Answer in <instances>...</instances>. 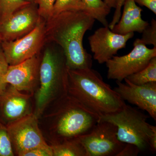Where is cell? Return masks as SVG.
I'll use <instances>...</instances> for the list:
<instances>
[{
    "label": "cell",
    "mask_w": 156,
    "mask_h": 156,
    "mask_svg": "<svg viewBox=\"0 0 156 156\" xmlns=\"http://www.w3.org/2000/svg\"><path fill=\"white\" fill-rule=\"evenodd\" d=\"M95 21L83 11H64L46 21V42H53L62 48L68 69L92 68V56L84 48L83 39Z\"/></svg>",
    "instance_id": "obj_1"
},
{
    "label": "cell",
    "mask_w": 156,
    "mask_h": 156,
    "mask_svg": "<svg viewBox=\"0 0 156 156\" xmlns=\"http://www.w3.org/2000/svg\"><path fill=\"white\" fill-rule=\"evenodd\" d=\"M49 106L50 112L40 118H43L50 144L87 134L100 120L68 93Z\"/></svg>",
    "instance_id": "obj_2"
},
{
    "label": "cell",
    "mask_w": 156,
    "mask_h": 156,
    "mask_svg": "<svg viewBox=\"0 0 156 156\" xmlns=\"http://www.w3.org/2000/svg\"><path fill=\"white\" fill-rule=\"evenodd\" d=\"M68 93L100 117L121 110L125 101L92 68L68 69Z\"/></svg>",
    "instance_id": "obj_3"
},
{
    "label": "cell",
    "mask_w": 156,
    "mask_h": 156,
    "mask_svg": "<svg viewBox=\"0 0 156 156\" xmlns=\"http://www.w3.org/2000/svg\"><path fill=\"white\" fill-rule=\"evenodd\" d=\"M68 74L63 50L44 51L39 70V87L34 94L33 113L38 119L46 109L68 94Z\"/></svg>",
    "instance_id": "obj_4"
},
{
    "label": "cell",
    "mask_w": 156,
    "mask_h": 156,
    "mask_svg": "<svg viewBox=\"0 0 156 156\" xmlns=\"http://www.w3.org/2000/svg\"><path fill=\"white\" fill-rule=\"evenodd\" d=\"M147 119L145 114L126 104L121 110L101 116L99 120L114 125L120 141L134 144L142 152L149 149V139L156 129V126L147 123Z\"/></svg>",
    "instance_id": "obj_5"
},
{
    "label": "cell",
    "mask_w": 156,
    "mask_h": 156,
    "mask_svg": "<svg viewBox=\"0 0 156 156\" xmlns=\"http://www.w3.org/2000/svg\"><path fill=\"white\" fill-rule=\"evenodd\" d=\"M78 138L86 150L87 156H117L126 144L118 139L116 127L101 120L90 132Z\"/></svg>",
    "instance_id": "obj_6"
},
{
    "label": "cell",
    "mask_w": 156,
    "mask_h": 156,
    "mask_svg": "<svg viewBox=\"0 0 156 156\" xmlns=\"http://www.w3.org/2000/svg\"><path fill=\"white\" fill-rule=\"evenodd\" d=\"M134 48L128 54L114 56L105 62L108 68L107 77L122 82L128 76L142 70L156 56V48L150 49L135 40Z\"/></svg>",
    "instance_id": "obj_7"
},
{
    "label": "cell",
    "mask_w": 156,
    "mask_h": 156,
    "mask_svg": "<svg viewBox=\"0 0 156 156\" xmlns=\"http://www.w3.org/2000/svg\"><path fill=\"white\" fill-rule=\"evenodd\" d=\"M46 42V20L41 17L30 33L15 41L2 42L1 44L9 66H13L37 55Z\"/></svg>",
    "instance_id": "obj_8"
},
{
    "label": "cell",
    "mask_w": 156,
    "mask_h": 156,
    "mask_svg": "<svg viewBox=\"0 0 156 156\" xmlns=\"http://www.w3.org/2000/svg\"><path fill=\"white\" fill-rule=\"evenodd\" d=\"M14 154L18 156L35 148L50 145L34 113L7 126Z\"/></svg>",
    "instance_id": "obj_9"
},
{
    "label": "cell",
    "mask_w": 156,
    "mask_h": 156,
    "mask_svg": "<svg viewBox=\"0 0 156 156\" xmlns=\"http://www.w3.org/2000/svg\"><path fill=\"white\" fill-rule=\"evenodd\" d=\"M34 95L8 84L0 95V122L7 127L33 113Z\"/></svg>",
    "instance_id": "obj_10"
},
{
    "label": "cell",
    "mask_w": 156,
    "mask_h": 156,
    "mask_svg": "<svg viewBox=\"0 0 156 156\" xmlns=\"http://www.w3.org/2000/svg\"><path fill=\"white\" fill-rule=\"evenodd\" d=\"M134 33L125 35L113 32L108 27H100L88 38L93 58L100 64L105 63L121 49L126 48L127 42Z\"/></svg>",
    "instance_id": "obj_11"
},
{
    "label": "cell",
    "mask_w": 156,
    "mask_h": 156,
    "mask_svg": "<svg viewBox=\"0 0 156 156\" xmlns=\"http://www.w3.org/2000/svg\"><path fill=\"white\" fill-rule=\"evenodd\" d=\"M40 18L34 3L19 9L0 24L2 42L15 41L29 33L35 28Z\"/></svg>",
    "instance_id": "obj_12"
},
{
    "label": "cell",
    "mask_w": 156,
    "mask_h": 156,
    "mask_svg": "<svg viewBox=\"0 0 156 156\" xmlns=\"http://www.w3.org/2000/svg\"><path fill=\"white\" fill-rule=\"evenodd\" d=\"M125 83L116 81L114 90L124 101H128L147 112L156 120V82L137 85L125 79Z\"/></svg>",
    "instance_id": "obj_13"
},
{
    "label": "cell",
    "mask_w": 156,
    "mask_h": 156,
    "mask_svg": "<svg viewBox=\"0 0 156 156\" xmlns=\"http://www.w3.org/2000/svg\"><path fill=\"white\" fill-rule=\"evenodd\" d=\"M41 61L37 54L19 64L9 66L5 83L20 92L34 95L39 83Z\"/></svg>",
    "instance_id": "obj_14"
},
{
    "label": "cell",
    "mask_w": 156,
    "mask_h": 156,
    "mask_svg": "<svg viewBox=\"0 0 156 156\" xmlns=\"http://www.w3.org/2000/svg\"><path fill=\"white\" fill-rule=\"evenodd\" d=\"M123 6L122 15L111 30L122 35L135 32L142 33L149 25L147 21L142 18V9L136 5L134 0H126Z\"/></svg>",
    "instance_id": "obj_15"
},
{
    "label": "cell",
    "mask_w": 156,
    "mask_h": 156,
    "mask_svg": "<svg viewBox=\"0 0 156 156\" xmlns=\"http://www.w3.org/2000/svg\"><path fill=\"white\" fill-rule=\"evenodd\" d=\"M50 145L53 156H87L86 150L78 137Z\"/></svg>",
    "instance_id": "obj_16"
},
{
    "label": "cell",
    "mask_w": 156,
    "mask_h": 156,
    "mask_svg": "<svg viewBox=\"0 0 156 156\" xmlns=\"http://www.w3.org/2000/svg\"><path fill=\"white\" fill-rule=\"evenodd\" d=\"M85 9L84 11L101 23L108 27L107 17L110 13L111 8L103 0H82Z\"/></svg>",
    "instance_id": "obj_17"
},
{
    "label": "cell",
    "mask_w": 156,
    "mask_h": 156,
    "mask_svg": "<svg viewBox=\"0 0 156 156\" xmlns=\"http://www.w3.org/2000/svg\"><path fill=\"white\" fill-rule=\"evenodd\" d=\"M126 79L132 83L137 85L156 82V56L151 59L145 68Z\"/></svg>",
    "instance_id": "obj_18"
},
{
    "label": "cell",
    "mask_w": 156,
    "mask_h": 156,
    "mask_svg": "<svg viewBox=\"0 0 156 156\" xmlns=\"http://www.w3.org/2000/svg\"><path fill=\"white\" fill-rule=\"evenodd\" d=\"M30 3L25 0H0V24L19 9Z\"/></svg>",
    "instance_id": "obj_19"
},
{
    "label": "cell",
    "mask_w": 156,
    "mask_h": 156,
    "mask_svg": "<svg viewBox=\"0 0 156 156\" xmlns=\"http://www.w3.org/2000/svg\"><path fill=\"white\" fill-rule=\"evenodd\" d=\"M85 9L82 0H56L52 17L69 11H83Z\"/></svg>",
    "instance_id": "obj_20"
},
{
    "label": "cell",
    "mask_w": 156,
    "mask_h": 156,
    "mask_svg": "<svg viewBox=\"0 0 156 156\" xmlns=\"http://www.w3.org/2000/svg\"><path fill=\"white\" fill-rule=\"evenodd\" d=\"M14 155L7 127L0 122V156Z\"/></svg>",
    "instance_id": "obj_21"
},
{
    "label": "cell",
    "mask_w": 156,
    "mask_h": 156,
    "mask_svg": "<svg viewBox=\"0 0 156 156\" xmlns=\"http://www.w3.org/2000/svg\"><path fill=\"white\" fill-rule=\"evenodd\" d=\"M141 38L136 39L140 43L146 46L152 45L156 48V21L154 19H152L151 24L148 26L142 33Z\"/></svg>",
    "instance_id": "obj_22"
},
{
    "label": "cell",
    "mask_w": 156,
    "mask_h": 156,
    "mask_svg": "<svg viewBox=\"0 0 156 156\" xmlns=\"http://www.w3.org/2000/svg\"><path fill=\"white\" fill-rule=\"evenodd\" d=\"M55 2L56 0H34V3L37 7L40 17L46 21L52 17Z\"/></svg>",
    "instance_id": "obj_23"
},
{
    "label": "cell",
    "mask_w": 156,
    "mask_h": 156,
    "mask_svg": "<svg viewBox=\"0 0 156 156\" xmlns=\"http://www.w3.org/2000/svg\"><path fill=\"white\" fill-rule=\"evenodd\" d=\"M0 44V95L4 92L8 84L5 81V77L9 66Z\"/></svg>",
    "instance_id": "obj_24"
},
{
    "label": "cell",
    "mask_w": 156,
    "mask_h": 156,
    "mask_svg": "<svg viewBox=\"0 0 156 156\" xmlns=\"http://www.w3.org/2000/svg\"><path fill=\"white\" fill-rule=\"evenodd\" d=\"M21 156H53L50 145L32 149L22 154Z\"/></svg>",
    "instance_id": "obj_25"
},
{
    "label": "cell",
    "mask_w": 156,
    "mask_h": 156,
    "mask_svg": "<svg viewBox=\"0 0 156 156\" xmlns=\"http://www.w3.org/2000/svg\"><path fill=\"white\" fill-rule=\"evenodd\" d=\"M140 152V151L136 146L126 144L122 150L117 156H136Z\"/></svg>",
    "instance_id": "obj_26"
},
{
    "label": "cell",
    "mask_w": 156,
    "mask_h": 156,
    "mask_svg": "<svg viewBox=\"0 0 156 156\" xmlns=\"http://www.w3.org/2000/svg\"><path fill=\"white\" fill-rule=\"evenodd\" d=\"M126 0H118L116 7L115 10L114 14L112 20L109 24H108L109 28L110 30L113 28L114 26L119 22L121 17V10L123 7L124 3Z\"/></svg>",
    "instance_id": "obj_27"
},
{
    "label": "cell",
    "mask_w": 156,
    "mask_h": 156,
    "mask_svg": "<svg viewBox=\"0 0 156 156\" xmlns=\"http://www.w3.org/2000/svg\"><path fill=\"white\" fill-rule=\"evenodd\" d=\"M136 4L145 6L156 14V0H134Z\"/></svg>",
    "instance_id": "obj_28"
},
{
    "label": "cell",
    "mask_w": 156,
    "mask_h": 156,
    "mask_svg": "<svg viewBox=\"0 0 156 156\" xmlns=\"http://www.w3.org/2000/svg\"><path fill=\"white\" fill-rule=\"evenodd\" d=\"M103 1L111 9L112 8L115 9L118 0H103Z\"/></svg>",
    "instance_id": "obj_29"
},
{
    "label": "cell",
    "mask_w": 156,
    "mask_h": 156,
    "mask_svg": "<svg viewBox=\"0 0 156 156\" xmlns=\"http://www.w3.org/2000/svg\"><path fill=\"white\" fill-rule=\"evenodd\" d=\"M25 1L29 2L30 3H34V0H25Z\"/></svg>",
    "instance_id": "obj_30"
},
{
    "label": "cell",
    "mask_w": 156,
    "mask_h": 156,
    "mask_svg": "<svg viewBox=\"0 0 156 156\" xmlns=\"http://www.w3.org/2000/svg\"><path fill=\"white\" fill-rule=\"evenodd\" d=\"M2 43V41H1V39H0V44Z\"/></svg>",
    "instance_id": "obj_31"
}]
</instances>
